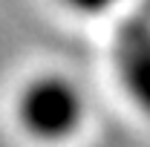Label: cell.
<instances>
[{
	"instance_id": "obj_1",
	"label": "cell",
	"mask_w": 150,
	"mask_h": 147,
	"mask_svg": "<svg viewBox=\"0 0 150 147\" xmlns=\"http://www.w3.org/2000/svg\"><path fill=\"white\" fill-rule=\"evenodd\" d=\"M84 95L64 75H40L20 95V121L40 141L69 139L84 121Z\"/></svg>"
},
{
	"instance_id": "obj_3",
	"label": "cell",
	"mask_w": 150,
	"mask_h": 147,
	"mask_svg": "<svg viewBox=\"0 0 150 147\" xmlns=\"http://www.w3.org/2000/svg\"><path fill=\"white\" fill-rule=\"evenodd\" d=\"M64 3L75 12H81V15H101L110 6H115L118 0H64Z\"/></svg>"
},
{
	"instance_id": "obj_2",
	"label": "cell",
	"mask_w": 150,
	"mask_h": 147,
	"mask_svg": "<svg viewBox=\"0 0 150 147\" xmlns=\"http://www.w3.org/2000/svg\"><path fill=\"white\" fill-rule=\"evenodd\" d=\"M112 64L127 95L150 115V0H139L115 26Z\"/></svg>"
}]
</instances>
